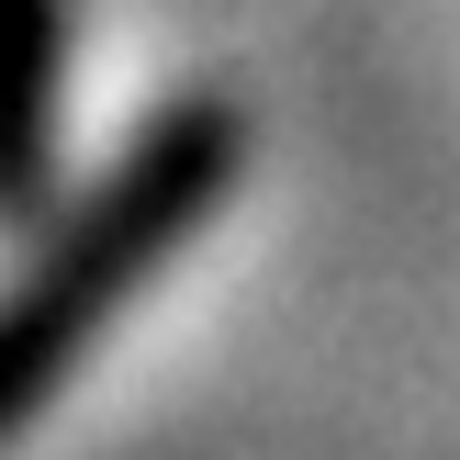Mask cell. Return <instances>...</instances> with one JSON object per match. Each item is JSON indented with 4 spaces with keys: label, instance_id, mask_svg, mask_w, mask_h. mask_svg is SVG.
Wrapping results in <instances>:
<instances>
[{
    "label": "cell",
    "instance_id": "cell-1",
    "mask_svg": "<svg viewBox=\"0 0 460 460\" xmlns=\"http://www.w3.org/2000/svg\"><path fill=\"white\" fill-rule=\"evenodd\" d=\"M236 157H247V124L225 102H169L112 157L102 191L34 247V270L0 281V438H22L34 404L79 371V349L214 225V202L236 191Z\"/></svg>",
    "mask_w": 460,
    "mask_h": 460
},
{
    "label": "cell",
    "instance_id": "cell-2",
    "mask_svg": "<svg viewBox=\"0 0 460 460\" xmlns=\"http://www.w3.org/2000/svg\"><path fill=\"white\" fill-rule=\"evenodd\" d=\"M57 90H67V0H0V225L45 202Z\"/></svg>",
    "mask_w": 460,
    "mask_h": 460
}]
</instances>
